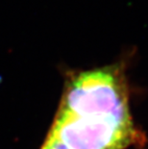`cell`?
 Instances as JSON below:
<instances>
[{"label": "cell", "mask_w": 148, "mask_h": 149, "mask_svg": "<svg viewBox=\"0 0 148 149\" xmlns=\"http://www.w3.org/2000/svg\"><path fill=\"white\" fill-rule=\"evenodd\" d=\"M40 149H70L68 146H67L65 143L60 141L56 138H53L51 136H46L45 141H43L42 145Z\"/></svg>", "instance_id": "3"}, {"label": "cell", "mask_w": 148, "mask_h": 149, "mask_svg": "<svg viewBox=\"0 0 148 149\" xmlns=\"http://www.w3.org/2000/svg\"><path fill=\"white\" fill-rule=\"evenodd\" d=\"M58 110L78 116L133 120L124 65L114 64L69 73Z\"/></svg>", "instance_id": "1"}, {"label": "cell", "mask_w": 148, "mask_h": 149, "mask_svg": "<svg viewBox=\"0 0 148 149\" xmlns=\"http://www.w3.org/2000/svg\"><path fill=\"white\" fill-rule=\"evenodd\" d=\"M48 136L70 149H127L146 142L134 121L111 116H78L57 111Z\"/></svg>", "instance_id": "2"}]
</instances>
